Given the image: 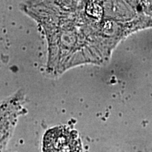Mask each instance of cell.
Here are the masks:
<instances>
[{
    "label": "cell",
    "instance_id": "cell-1",
    "mask_svg": "<svg viewBox=\"0 0 152 152\" xmlns=\"http://www.w3.org/2000/svg\"><path fill=\"white\" fill-rule=\"evenodd\" d=\"M43 152H83V149L75 131L65 127H56L45 133Z\"/></svg>",
    "mask_w": 152,
    "mask_h": 152
}]
</instances>
